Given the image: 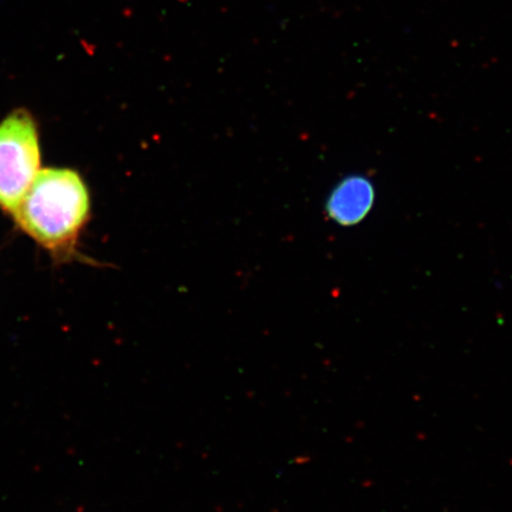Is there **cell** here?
<instances>
[{"label":"cell","instance_id":"6da1fadb","mask_svg":"<svg viewBox=\"0 0 512 512\" xmlns=\"http://www.w3.org/2000/svg\"><path fill=\"white\" fill-rule=\"evenodd\" d=\"M12 215L54 259L75 260L81 256L79 240L91 215V195L79 172L42 170Z\"/></svg>","mask_w":512,"mask_h":512},{"label":"cell","instance_id":"7a4b0ae2","mask_svg":"<svg viewBox=\"0 0 512 512\" xmlns=\"http://www.w3.org/2000/svg\"><path fill=\"white\" fill-rule=\"evenodd\" d=\"M40 164L36 121L19 108L0 123V208L15 213L40 172Z\"/></svg>","mask_w":512,"mask_h":512},{"label":"cell","instance_id":"3957f363","mask_svg":"<svg viewBox=\"0 0 512 512\" xmlns=\"http://www.w3.org/2000/svg\"><path fill=\"white\" fill-rule=\"evenodd\" d=\"M376 201L373 181L363 175H349L331 190L325 203L326 215L338 226L355 227L366 220Z\"/></svg>","mask_w":512,"mask_h":512}]
</instances>
